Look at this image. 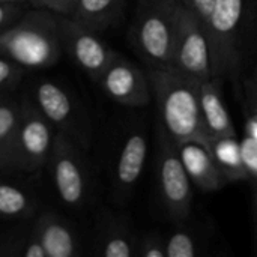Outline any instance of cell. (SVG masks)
I'll return each mask as SVG.
<instances>
[{
	"label": "cell",
	"mask_w": 257,
	"mask_h": 257,
	"mask_svg": "<svg viewBox=\"0 0 257 257\" xmlns=\"http://www.w3.org/2000/svg\"><path fill=\"white\" fill-rule=\"evenodd\" d=\"M152 96L160 114V128L178 146L199 143L211 151V139L206 133L199 83L173 66L146 69Z\"/></svg>",
	"instance_id": "1"
},
{
	"label": "cell",
	"mask_w": 257,
	"mask_h": 257,
	"mask_svg": "<svg viewBox=\"0 0 257 257\" xmlns=\"http://www.w3.org/2000/svg\"><path fill=\"white\" fill-rule=\"evenodd\" d=\"M62 14L45 8L24 12L0 32V54L24 69H45L63 53L60 39Z\"/></svg>",
	"instance_id": "2"
},
{
	"label": "cell",
	"mask_w": 257,
	"mask_h": 257,
	"mask_svg": "<svg viewBox=\"0 0 257 257\" xmlns=\"http://www.w3.org/2000/svg\"><path fill=\"white\" fill-rule=\"evenodd\" d=\"M179 0H139L130 27V44L146 69L173 65Z\"/></svg>",
	"instance_id": "3"
},
{
	"label": "cell",
	"mask_w": 257,
	"mask_h": 257,
	"mask_svg": "<svg viewBox=\"0 0 257 257\" xmlns=\"http://www.w3.org/2000/svg\"><path fill=\"white\" fill-rule=\"evenodd\" d=\"M245 14L247 0H214L206 30L212 50L214 74L220 80H236L242 71Z\"/></svg>",
	"instance_id": "4"
},
{
	"label": "cell",
	"mask_w": 257,
	"mask_h": 257,
	"mask_svg": "<svg viewBox=\"0 0 257 257\" xmlns=\"http://www.w3.org/2000/svg\"><path fill=\"white\" fill-rule=\"evenodd\" d=\"M47 167L59 200L71 209L86 206L90 199L92 182L83 148L68 136L56 133Z\"/></svg>",
	"instance_id": "5"
},
{
	"label": "cell",
	"mask_w": 257,
	"mask_h": 257,
	"mask_svg": "<svg viewBox=\"0 0 257 257\" xmlns=\"http://www.w3.org/2000/svg\"><path fill=\"white\" fill-rule=\"evenodd\" d=\"M157 179L160 199L173 224L188 221L193 208V182L182 163L178 145L158 130Z\"/></svg>",
	"instance_id": "6"
},
{
	"label": "cell",
	"mask_w": 257,
	"mask_h": 257,
	"mask_svg": "<svg viewBox=\"0 0 257 257\" xmlns=\"http://www.w3.org/2000/svg\"><path fill=\"white\" fill-rule=\"evenodd\" d=\"M54 136L56 130L41 114L30 96L23 98L11 172L36 173L47 167Z\"/></svg>",
	"instance_id": "7"
},
{
	"label": "cell",
	"mask_w": 257,
	"mask_h": 257,
	"mask_svg": "<svg viewBox=\"0 0 257 257\" xmlns=\"http://www.w3.org/2000/svg\"><path fill=\"white\" fill-rule=\"evenodd\" d=\"M30 99L56 133L72 139L83 149L90 143V125L80 104L72 95L53 80H39L33 84Z\"/></svg>",
	"instance_id": "8"
},
{
	"label": "cell",
	"mask_w": 257,
	"mask_h": 257,
	"mask_svg": "<svg viewBox=\"0 0 257 257\" xmlns=\"http://www.w3.org/2000/svg\"><path fill=\"white\" fill-rule=\"evenodd\" d=\"M172 66L197 83L215 77L206 26L194 12L182 5L178 12Z\"/></svg>",
	"instance_id": "9"
},
{
	"label": "cell",
	"mask_w": 257,
	"mask_h": 257,
	"mask_svg": "<svg viewBox=\"0 0 257 257\" xmlns=\"http://www.w3.org/2000/svg\"><path fill=\"white\" fill-rule=\"evenodd\" d=\"M149 154V140L142 125H134L125 131L116 149L111 164L113 199L125 203L134 193Z\"/></svg>",
	"instance_id": "10"
},
{
	"label": "cell",
	"mask_w": 257,
	"mask_h": 257,
	"mask_svg": "<svg viewBox=\"0 0 257 257\" xmlns=\"http://www.w3.org/2000/svg\"><path fill=\"white\" fill-rule=\"evenodd\" d=\"M60 39L63 53L95 81L117 56L98 35L68 15L60 17Z\"/></svg>",
	"instance_id": "11"
},
{
	"label": "cell",
	"mask_w": 257,
	"mask_h": 257,
	"mask_svg": "<svg viewBox=\"0 0 257 257\" xmlns=\"http://www.w3.org/2000/svg\"><path fill=\"white\" fill-rule=\"evenodd\" d=\"M96 83L113 102L123 107L140 108L154 99L148 71L122 57L119 53Z\"/></svg>",
	"instance_id": "12"
},
{
	"label": "cell",
	"mask_w": 257,
	"mask_h": 257,
	"mask_svg": "<svg viewBox=\"0 0 257 257\" xmlns=\"http://www.w3.org/2000/svg\"><path fill=\"white\" fill-rule=\"evenodd\" d=\"M178 148L193 185L200 191H218L230 182L214 154L206 146L199 143H185Z\"/></svg>",
	"instance_id": "13"
},
{
	"label": "cell",
	"mask_w": 257,
	"mask_h": 257,
	"mask_svg": "<svg viewBox=\"0 0 257 257\" xmlns=\"http://www.w3.org/2000/svg\"><path fill=\"white\" fill-rule=\"evenodd\" d=\"M223 80L214 77L199 83L200 107L206 133L212 142L236 139V130L221 93Z\"/></svg>",
	"instance_id": "14"
},
{
	"label": "cell",
	"mask_w": 257,
	"mask_h": 257,
	"mask_svg": "<svg viewBox=\"0 0 257 257\" xmlns=\"http://www.w3.org/2000/svg\"><path fill=\"white\" fill-rule=\"evenodd\" d=\"M47 257H75L78 241L72 227L54 212H42L32 226Z\"/></svg>",
	"instance_id": "15"
},
{
	"label": "cell",
	"mask_w": 257,
	"mask_h": 257,
	"mask_svg": "<svg viewBox=\"0 0 257 257\" xmlns=\"http://www.w3.org/2000/svg\"><path fill=\"white\" fill-rule=\"evenodd\" d=\"M137 236L128 220L105 215L98 224L95 251L102 257L137 256Z\"/></svg>",
	"instance_id": "16"
},
{
	"label": "cell",
	"mask_w": 257,
	"mask_h": 257,
	"mask_svg": "<svg viewBox=\"0 0 257 257\" xmlns=\"http://www.w3.org/2000/svg\"><path fill=\"white\" fill-rule=\"evenodd\" d=\"M125 9L126 0H74L68 17L99 33L119 24Z\"/></svg>",
	"instance_id": "17"
},
{
	"label": "cell",
	"mask_w": 257,
	"mask_h": 257,
	"mask_svg": "<svg viewBox=\"0 0 257 257\" xmlns=\"http://www.w3.org/2000/svg\"><path fill=\"white\" fill-rule=\"evenodd\" d=\"M21 101H0V172H11Z\"/></svg>",
	"instance_id": "18"
},
{
	"label": "cell",
	"mask_w": 257,
	"mask_h": 257,
	"mask_svg": "<svg viewBox=\"0 0 257 257\" xmlns=\"http://www.w3.org/2000/svg\"><path fill=\"white\" fill-rule=\"evenodd\" d=\"M36 211L33 196L11 182H0V220H27Z\"/></svg>",
	"instance_id": "19"
},
{
	"label": "cell",
	"mask_w": 257,
	"mask_h": 257,
	"mask_svg": "<svg viewBox=\"0 0 257 257\" xmlns=\"http://www.w3.org/2000/svg\"><path fill=\"white\" fill-rule=\"evenodd\" d=\"M211 152L227 175L229 181H244L250 176V170L244 161V154L236 139H224L212 142Z\"/></svg>",
	"instance_id": "20"
},
{
	"label": "cell",
	"mask_w": 257,
	"mask_h": 257,
	"mask_svg": "<svg viewBox=\"0 0 257 257\" xmlns=\"http://www.w3.org/2000/svg\"><path fill=\"white\" fill-rule=\"evenodd\" d=\"M0 257H47L32 229L12 230L0 236Z\"/></svg>",
	"instance_id": "21"
},
{
	"label": "cell",
	"mask_w": 257,
	"mask_h": 257,
	"mask_svg": "<svg viewBox=\"0 0 257 257\" xmlns=\"http://www.w3.org/2000/svg\"><path fill=\"white\" fill-rule=\"evenodd\" d=\"M202 239L199 233L187 224V221L176 223L175 229L166 235V256L197 257L203 253Z\"/></svg>",
	"instance_id": "22"
},
{
	"label": "cell",
	"mask_w": 257,
	"mask_h": 257,
	"mask_svg": "<svg viewBox=\"0 0 257 257\" xmlns=\"http://www.w3.org/2000/svg\"><path fill=\"white\" fill-rule=\"evenodd\" d=\"M137 256L139 257H167L166 256V235L157 230L145 232L137 236Z\"/></svg>",
	"instance_id": "23"
},
{
	"label": "cell",
	"mask_w": 257,
	"mask_h": 257,
	"mask_svg": "<svg viewBox=\"0 0 257 257\" xmlns=\"http://www.w3.org/2000/svg\"><path fill=\"white\" fill-rule=\"evenodd\" d=\"M244 57L257 48V0H247V14L244 24Z\"/></svg>",
	"instance_id": "24"
},
{
	"label": "cell",
	"mask_w": 257,
	"mask_h": 257,
	"mask_svg": "<svg viewBox=\"0 0 257 257\" xmlns=\"http://www.w3.org/2000/svg\"><path fill=\"white\" fill-rule=\"evenodd\" d=\"M24 71L26 69L18 63L0 54V92L15 87L20 83Z\"/></svg>",
	"instance_id": "25"
},
{
	"label": "cell",
	"mask_w": 257,
	"mask_h": 257,
	"mask_svg": "<svg viewBox=\"0 0 257 257\" xmlns=\"http://www.w3.org/2000/svg\"><path fill=\"white\" fill-rule=\"evenodd\" d=\"M29 5L27 2H8L0 0V32L14 24L26 11L24 6Z\"/></svg>",
	"instance_id": "26"
},
{
	"label": "cell",
	"mask_w": 257,
	"mask_h": 257,
	"mask_svg": "<svg viewBox=\"0 0 257 257\" xmlns=\"http://www.w3.org/2000/svg\"><path fill=\"white\" fill-rule=\"evenodd\" d=\"M179 2L184 8L194 12L202 20V23L206 26L212 5H214V0H179Z\"/></svg>",
	"instance_id": "27"
},
{
	"label": "cell",
	"mask_w": 257,
	"mask_h": 257,
	"mask_svg": "<svg viewBox=\"0 0 257 257\" xmlns=\"http://www.w3.org/2000/svg\"><path fill=\"white\" fill-rule=\"evenodd\" d=\"M245 98L250 110L257 116V60L245 80Z\"/></svg>",
	"instance_id": "28"
},
{
	"label": "cell",
	"mask_w": 257,
	"mask_h": 257,
	"mask_svg": "<svg viewBox=\"0 0 257 257\" xmlns=\"http://www.w3.org/2000/svg\"><path fill=\"white\" fill-rule=\"evenodd\" d=\"M27 3L32 5L33 8L51 9V11L59 12V14H62V15H68V14H69L68 0H27Z\"/></svg>",
	"instance_id": "29"
},
{
	"label": "cell",
	"mask_w": 257,
	"mask_h": 257,
	"mask_svg": "<svg viewBox=\"0 0 257 257\" xmlns=\"http://www.w3.org/2000/svg\"><path fill=\"white\" fill-rule=\"evenodd\" d=\"M254 245L257 250V188L256 194H254Z\"/></svg>",
	"instance_id": "30"
},
{
	"label": "cell",
	"mask_w": 257,
	"mask_h": 257,
	"mask_svg": "<svg viewBox=\"0 0 257 257\" xmlns=\"http://www.w3.org/2000/svg\"><path fill=\"white\" fill-rule=\"evenodd\" d=\"M72 2H74V0H68V5H69V11H71V6H72Z\"/></svg>",
	"instance_id": "31"
},
{
	"label": "cell",
	"mask_w": 257,
	"mask_h": 257,
	"mask_svg": "<svg viewBox=\"0 0 257 257\" xmlns=\"http://www.w3.org/2000/svg\"><path fill=\"white\" fill-rule=\"evenodd\" d=\"M8 2H27V0H8Z\"/></svg>",
	"instance_id": "32"
}]
</instances>
